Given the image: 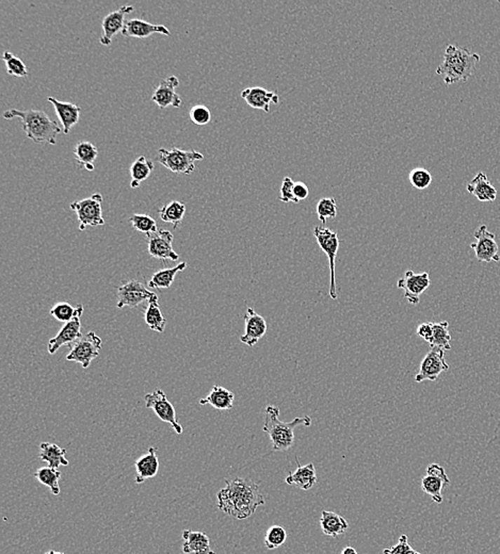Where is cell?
<instances>
[{"mask_svg":"<svg viewBox=\"0 0 500 554\" xmlns=\"http://www.w3.org/2000/svg\"><path fill=\"white\" fill-rule=\"evenodd\" d=\"M225 483L227 486L218 492V508L229 516L245 520L265 504L259 486L251 480L236 478Z\"/></svg>","mask_w":500,"mask_h":554,"instance_id":"obj_1","label":"cell"},{"mask_svg":"<svg viewBox=\"0 0 500 554\" xmlns=\"http://www.w3.org/2000/svg\"><path fill=\"white\" fill-rule=\"evenodd\" d=\"M4 118L6 120L18 119L22 123V130L26 133V137L34 141L36 144L56 145L57 137L59 133H63L62 127L58 123L51 120L44 111L41 110H18L9 109L5 111Z\"/></svg>","mask_w":500,"mask_h":554,"instance_id":"obj_2","label":"cell"},{"mask_svg":"<svg viewBox=\"0 0 500 554\" xmlns=\"http://www.w3.org/2000/svg\"><path fill=\"white\" fill-rule=\"evenodd\" d=\"M480 55L471 53L464 47L448 45L444 53V60L436 69V74L442 76L447 86L458 82H466L473 76Z\"/></svg>","mask_w":500,"mask_h":554,"instance_id":"obj_3","label":"cell"},{"mask_svg":"<svg viewBox=\"0 0 500 554\" xmlns=\"http://www.w3.org/2000/svg\"><path fill=\"white\" fill-rule=\"evenodd\" d=\"M280 414L278 406L268 405L266 407L265 424L262 431L269 435L274 452H285L294 446V432L297 426L301 424L304 426H311V418L309 416L296 418L290 422H283L280 420Z\"/></svg>","mask_w":500,"mask_h":554,"instance_id":"obj_4","label":"cell"},{"mask_svg":"<svg viewBox=\"0 0 500 554\" xmlns=\"http://www.w3.org/2000/svg\"><path fill=\"white\" fill-rule=\"evenodd\" d=\"M158 161L165 169L173 173L190 175L196 170V162L204 159V156L200 151H182L174 147L172 149H158Z\"/></svg>","mask_w":500,"mask_h":554,"instance_id":"obj_5","label":"cell"},{"mask_svg":"<svg viewBox=\"0 0 500 554\" xmlns=\"http://www.w3.org/2000/svg\"><path fill=\"white\" fill-rule=\"evenodd\" d=\"M102 205V196L100 193H94L90 198L72 203L69 207L77 215L81 231H85L88 227H102L104 224Z\"/></svg>","mask_w":500,"mask_h":554,"instance_id":"obj_6","label":"cell"},{"mask_svg":"<svg viewBox=\"0 0 500 554\" xmlns=\"http://www.w3.org/2000/svg\"><path fill=\"white\" fill-rule=\"evenodd\" d=\"M313 236H315L317 243L320 246L323 253L327 256L330 262V297L332 299H337V290H336L335 282V259L339 250V239L338 234L332 229L323 227H316L313 229Z\"/></svg>","mask_w":500,"mask_h":554,"instance_id":"obj_7","label":"cell"},{"mask_svg":"<svg viewBox=\"0 0 500 554\" xmlns=\"http://www.w3.org/2000/svg\"><path fill=\"white\" fill-rule=\"evenodd\" d=\"M102 342L94 332H88L72 346L71 352L67 355V360L81 364L83 369H88L94 359L100 356Z\"/></svg>","mask_w":500,"mask_h":554,"instance_id":"obj_8","label":"cell"},{"mask_svg":"<svg viewBox=\"0 0 500 554\" xmlns=\"http://www.w3.org/2000/svg\"><path fill=\"white\" fill-rule=\"evenodd\" d=\"M144 400L147 407L153 410L161 421L171 424L176 434H182V426L177 421L175 408L161 389H156L153 393H147Z\"/></svg>","mask_w":500,"mask_h":554,"instance_id":"obj_9","label":"cell"},{"mask_svg":"<svg viewBox=\"0 0 500 554\" xmlns=\"http://www.w3.org/2000/svg\"><path fill=\"white\" fill-rule=\"evenodd\" d=\"M157 297L155 293L147 288L144 285L141 284L138 281L133 280L127 282L126 284L118 288V309H137L141 304L147 302L149 303L151 299Z\"/></svg>","mask_w":500,"mask_h":554,"instance_id":"obj_10","label":"cell"},{"mask_svg":"<svg viewBox=\"0 0 500 554\" xmlns=\"http://www.w3.org/2000/svg\"><path fill=\"white\" fill-rule=\"evenodd\" d=\"M473 237L476 241L471 244V248H473L476 255L477 259L480 262H498L500 260L499 246L495 240V235L491 231H489L485 225H481Z\"/></svg>","mask_w":500,"mask_h":554,"instance_id":"obj_11","label":"cell"},{"mask_svg":"<svg viewBox=\"0 0 500 554\" xmlns=\"http://www.w3.org/2000/svg\"><path fill=\"white\" fill-rule=\"evenodd\" d=\"M450 369V365L445 360V351L442 349L431 348V350L424 357L420 364L419 371L415 377L417 383L425 381H434L440 374Z\"/></svg>","mask_w":500,"mask_h":554,"instance_id":"obj_12","label":"cell"},{"mask_svg":"<svg viewBox=\"0 0 500 554\" xmlns=\"http://www.w3.org/2000/svg\"><path fill=\"white\" fill-rule=\"evenodd\" d=\"M429 273H415L407 270L405 276L401 277L397 283V287L405 291V297L412 305H417L420 301V295L429 288Z\"/></svg>","mask_w":500,"mask_h":554,"instance_id":"obj_13","label":"cell"},{"mask_svg":"<svg viewBox=\"0 0 500 554\" xmlns=\"http://www.w3.org/2000/svg\"><path fill=\"white\" fill-rule=\"evenodd\" d=\"M450 480L446 471L438 464L428 466L427 473L421 479V489L431 496L435 504H442V489L445 486L450 485Z\"/></svg>","mask_w":500,"mask_h":554,"instance_id":"obj_14","label":"cell"},{"mask_svg":"<svg viewBox=\"0 0 500 554\" xmlns=\"http://www.w3.org/2000/svg\"><path fill=\"white\" fill-rule=\"evenodd\" d=\"M147 244H149V253L151 257L159 260L170 259L176 262L180 255L173 250L174 236L171 231L165 229H158L156 233L147 235Z\"/></svg>","mask_w":500,"mask_h":554,"instance_id":"obj_15","label":"cell"},{"mask_svg":"<svg viewBox=\"0 0 500 554\" xmlns=\"http://www.w3.org/2000/svg\"><path fill=\"white\" fill-rule=\"evenodd\" d=\"M178 86H180V80L176 76H169L165 79L161 80L151 95V102H155L161 110H165L169 107L180 108L182 106V100L175 91Z\"/></svg>","mask_w":500,"mask_h":554,"instance_id":"obj_16","label":"cell"},{"mask_svg":"<svg viewBox=\"0 0 500 554\" xmlns=\"http://www.w3.org/2000/svg\"><path fill=\"white\" fill-rule=\"evenodd\" d=\"M133 11H134L133 6H123L102 18V34L100 39V44L104 46H109L112 44L116 34L120 32H122L123 28H124L125 22H126L125 16Z\"/></svg>","mask_w":500,"mask_h":554,"instance_id":"obj_17","label":"cell"},{"mask_svg":"<svg viewBox=\"0 0 500 554\" xmlns=\"http://www.w3.org/2000/svg\"><path fill=\"white\" fill-rule=\"evenodd\" d=\"M267 332V322L262 316L258 315L249 307L245 315V334L241 342L249 346H254Z\"/></svg>","mask_w":500,"mask_h":554,"instance_id":"obj_18","label":"cell"},{"mask_svg":"<svg viewBox=\"0 0 500 554\" xmlns=\"http://www.w3.org/2000/svg\"><path fill=\"white\" fill-rule=\"evenodd\" d=\"M81 337H83V334H81V317H77L65 323L63 327L59 330L56 337L49 340L47 350H48L49 354H55L61 346L75 344Z\"/></svg>","mask_w":500,"mask_h":554,"instance_id":"obj_19","label":"cell"},{"mask_svg":"<svg viewBox=\"0 0 500 554\" xmlns=\"http://www.w3.org/2000/svg\"><path fill=\"white\" fill-rule=\"evenodd\" d=\"M155 34L171 36L170 30L163 25L151 24L138 18L127 20L122 30L123 36L126 38L145 39Z\"/></svg>","mask_w":500,"mask_h":554,"instance_id":"obj_20","label":"cell"},{"mask_svg":"<svg viewBox=\"0 0 500 554\" xmlns=\"http://www.w3.org/2000/svg\"><path fill=\"white\" fill-rule=\"evenodd\" d=\"M241 97L252 108L265 112H269L272 104H278L280 102V96L276 92L268 91L265 88L262 87L248 88L243 90L241 92Z\"/></svg>","mask_w":500,"mask_h":554,"instance_id":"obj_21","label":"cell"},{"mask_svg":"<svg viewBox=\"0 0 500 554\" xmlns=\"http://www.w3.org/2000/svg\"><path fill=\"white\" fill-rule=\"evenodd\" d=\"M49 102L54 106L58 120L60 121L63 133L69 135L71 129L79 122L81 118V106L72 104V102H60L55 97L47 98Z\"/></svg>","mask_w":500,"mask_h":554,"instance_id":"obj_22","label":"cell"},{"mask_svg":"<svg viewBox=\"0 0 500 554\" xmlns=\"http://www.w3.org/2000/svg\"><path fill=\"white\" fill-rule=\"evenodd\" d=\"M185 541L182 545V552L185 554H216L210 548V541L205 533L185 530L182 532Z\"/></svg>","mask_w":500,"mask_h":554,"instance_id":"obj_23","label":"cell"},{"mask_svg":"<svg viewBox=\"0 0 500 554\" xmlns=\"http://www.w3.org/2000/svg\"><path fill=\"white\" fill-rule=\"evenodd\" d=\"M157 449H149L147 453L139 457L135 463L136 467V483L142 484L145 480L151 479L155 477L159 470V459L157 457Z\"/></svg>","mask_w":500,"mask_h":554,"instance_id":"obj_24","label":"cell"},{"mask_svg":"<svg viewBox=\"0 0 500 554\" xmlns=\"http://www.w3.org/2000/svg\"><path fill=\"white\" fill-rule=\"evenodd\" d=\"M466 190L480 202H494L497 198V190L483 172L475 176L471 182L467 184Z\"/></svg>","mask_w":500,"mask_h":554,"instance_id":"obj_25","label":"cell"},{"mask_svg":"<svg viewBox=\"0 0 500 554\" xmlns=\"http://www.w3.org/2000/svg\"><path fill=\"white\" fill-rule=\"evenodd\" d=\"M297 468L295 473H290L287 475L285 482L288 485H294L296 487L300 488L302 490H309L313 488L317 482V475H316L315 466L313 464H307L305 466H301L299 463L298 457H296Z\"/></svg>","mask_w":500,"mask_h":554,"instance_id":"obj_26","label":"cell"},{"mask_svg":"<svg viewBox=\"0 0 500 554\" xmlns=\"http://www.w3.org/2000/svg\"><path fill=\"white\" fill-rule=\"evenodd\" d=\"M98 156V149L93 143L89 141H81L75 145L74 157L81 169L88 172H93L95 169L96 158Z\"/></svg>","mask_w":500,"mask_h":554,"instance_id":"obj_27","label":"cell"},{"mask_svg":"<svg viewBox=\"0 0 500 554\" xmlns=\"http://www.w3.org/2000/svg\"><path fill=\"white\" fill-rule=\"evenodd\" d=\"M234 399L235 396L229 389L222 386L215 385L209 395L201 399L198 403L201 405L209 404L218 410H229L234 406Z\"/></svg>","mask_w":500,"mask_h":554,"instance_id":"obj_28","label":"cell"},{"mask_svg":"<svg viewBox=\"0 0 500 554\" xmlns=\"http://www.w3.org/2000/svg\"><path fill=\"white\" fill-rule=\"evenodd\" d=\"M321 529L323 534L330 537H338L345 534L349 528V523L344 517L334 512L323 511L320 518Z\"/></svg>","mask_w":500,"mask_h":554,"instance_id":"obj_29","label":"cell"},{"mask_svg":"<svg viewBox=\"0 0 500 554\" xmlns=\"http://www.w3.org/2000/svg\"><path fill=\"white\" fill-rule=\"evenodd\" d=\"M67 450L61 448L56 443L42 442L40 446L39 459L48 464V467L58 469L59 466L69 465L67 457Z\"/></svg>","mask_w":500,"mask_h":554,"instance_id":"obj_30","label":"cell"},{"mask_svg":"<svg viewBox=\"0 0 500 554\" xmlns=\"http://www.w3.org/2000/svg\"><path fill=\"white\" fill-rule=\"evenodd\" d=\"M187 262H180L174 268L163 269L154 273L151 280L147 283V286L151 289H169L171 288L177 273L182 272L187 268Z\"/></svg>","mask_w":500,"mask_h":554,"instance_id":"obj_31","label":"cell"},{"mask_svg":"<svg viewBox=\"0 0 500 554\" xmlns=\"http://www.w3.org/2000/svg\"><path fill=\"white\" fill-rule=\"evenodd\" d=\"M154 170V163L144 156L137 158L130 166L131 182L133 189L138 188L141 182L147 180Z\"/></svg>","mask_w":500,"mask_h":554,"instance_id":"obj_32","label":"cell"},{"mask_svg":"<svg viewBox=\"0 0 500 554\" xmlns=\"http://www.w3.org/2000/svg\"><path fill=\"white\" fill-rule=\"evenodd\" d=\"M144 320L147 326L151 330H155L157 332H165L167 320H165L161 306H159L157 297H154L149 302V305H147V311L144 313Z\"/></svg>","mask_w":500,"mask_h":554,"instance_id":"obj_33","label":"cell"},{"mask_svg":"<svg viewBox=\"0 0 500 554\" xmlns=\"http://www.w3.org/2000/svg\"><path fill=\"white\" fill-rule=\"evenodd\" d=\"M158 212L163 222L173 225V229H176L182 224V219L185 217L186 205L178 201H172L159 209Z\"/></svg>","mask_w":500,"mask_h":554,"instance_id":"obj_34","label":"cell"},{"mask_svg":"<svg viewBox=\"0 0 500 554\" xmlns=\"http://www.w3.org/2000/svg\"><path fill=\"white\" fill-rule=\"evenodd\" d=\"M433 334L429 344L431 348L442 349L444 351L452 350V336L450 332V323L447 321L432 323Z\"/></svg>","mask_w":500,"mask_h":554,"instance_id":"obj_35","label":"cell"},{"mask_svg":"<svg viewBox=\"0 0 500 554\" xmlns=\"http://www.w3.org/2000/svg\"><path fill=\"white\" fill-rule=\"evenodd\" d=\"M85 309H83V304H79L77 306H72L71 304L61 302V303L55 304L54 306L50 309V315L58 320V321L67 323L77 317L83 316Z\"/></svg>","mask_w":500,"mask_h":554,"instance_id":"obj_36","label":"cell"},{"mask_svg":"<svg viewBox=\"0 0 500 554\" xmlns=\"http://www.w3.org/2000/svg\"><path fill=\"white\" fill-rule=\"evenodd\" d=\"M34 477L43 485L47 486L50 489L51 494L58 496L60 494V486L59 480L61 478V473L58 469L51 467H42L36 470Z\"/></svg>","mask_w":500,"mask_h":554,"instance_id":"obj_37","label":"cell"},{"mask_svg":"<svg viewBox=\"0 0 500 554\" xmlns=\"http://www.w3.org/2000/svg\"><path fill=\"white\" fill-rule=\"evenodd\" d=\"M3 60L7 67V73L14 77H28L27 67L22 62V59L16 57L11 51L6 50L3 53Z\"/></svg>","mask_w":500,"mask_h":554,"instance_id":"obj_38","label":"cell"},{"mask_svg":"<svg viewBox=\"0 0 500 554\" xmlns=\"http://www.w3.org/2000/svg\"><path fill=\"white\" fill-rule=\"evenodd\" d=\"M129 222L134 227L135 231H139V233L147 234V236L158 231L157 222L153 217H149V215L135 213V215H131Z\"/></svg>","mask_w":500,"mask_h":554,"instance_id":"obj_39","label":"cell"},{"mask_svg":"<svg viewBox=\"0 0 500 554\" xmlns=\"http://www.w3.org/2000/svg\"><path fill=\"white\" fill-rule=\"evenodd\" d=\"M287 532L281 525H272L265 535V546L267 549L273 550L281 547L286 541Z\"/></svg>","mask_w":500,"mask_h":554,"instance_id":"obj_40","label":"cell"},{"mask_svg":"<svg viewBox=\"0 0 500 554\" xmlns=\"http://www.w3.org/2000/svg\"><path fill=\"white\" fill-rule=\"evenodd\" d=\"M317 215L323 224L327 219H335L337 215V205L333 198H323L317 204Z\"/></svg>","mask_w":500,"mask_h":554,"instance_id":"obj_41","label":"cell"},{"mask_svg":"<svg viewBox=\"0 0 500 554\" xmlns=\"http://www.w3.org/2000/svg\"><path fill=\"white\" fill-rule=\"evenodd\" d=\"M410 182L417 190H425L432 184V175L428 170L423 168L412 170L409 175Z\"/></svg>","mask_w":500,"mask_h":554,"instance_id":"obj_42","label":"cell"},{"mask_svg":"<svg viewBox=\"0 0 500 554\" xmlns=\"http://www.w3.org/2000/svg\"><path fill=\"white\" fill-rule=\"evenodd\" d=\"M189 118L194 124L205 126L212 121V112L204 104H196L190 109Z\"/></svg>","mask_w":500,"mask_h":554,"instance_id":"obj_43","label":"cell"},{"mask_svg":"<svg viewBox=\"0 0 500 554\" xmlns=\"http://www.w3.org/2000/svg\"><path fill=\"white\" fill-rule=\"evenodd\" d=\"M295 184H296V182H295L292 178L289 177V176L284 177L282 186H281L280 189V198H278L281 202L285 203V204H288V203L298 204L299 202L297 201V198H295L294 194Z\"/></svg>","mask_w":500,"mask_h":554,"instance_id":"obj_44","label":"cell"},{"mask_svg":"<svg viewBox=\"0 0 500 554\" xmlns=\"http://www.w3.org/2000/svg\"><path fill=\"white\" fill-rule=\"evenodd\" d=\"M383 554H420L414 550L407 541V535H401L398 543L391 549H385Z\"/></svg>","mask_w":500,"mask_h":554,"instance_id":"obj_45","label":"cell"},{"mask_svg":"<svg viewBox=\"0 0 500 554\" xmlns=\"http://www.w3.org/2000/svg\"><path fill=\"white\" fill-rule=\"evenodd\" d=\"M416 334L429 344L432 338V334H433V325H432V323L419 324L417 326V330H416Z\"/></svg>","mask_w":500,"mask_h":554,"instance_id":"obj_46","label":"cell"},{"mask_svg":"<svg viewBox=\"0 0 500 554\" xmlns=\"http://www.w3.org/2000/svg\"><path fill=\"white\" fill-rule=\"evenodd\" d=\"M295 198H297L299 203L301 201L306 200L309 198V189L304 182H298L295 184L294 188Z\"/></svg>","mask_w":500,"mask_h":554,"instance_id":"obj_47","label":"cell"},{"mask_svg":"<svg viewBox=\"0 0 500 554\" xmlns=\"http://www.w3.org/2000/svg\"><path fill=\"white\" fill-rule=\"evenodd\" d=\"M342 554H358V552H356V550L354 549L353 547H350V546H348V547H346L345 549H344L343 551H342Z\"/></svg>","mask_w":500,"mask_h":554,"instance_id":"obj_48","label":"cell"},{"mask_svg":"<svg viewBox=\"0 0 500 554\" xmlns=\"http://www.w3.org/2000/svg\"><path fill=\"white\" fill-rule=\"evenodd\" d=\"M46 554H65V553H63V552H56L54 551V550H50V551L47 552Z\"/></svg>","mask_w":500,"mask_h":554,"instance_id":"obj_49","label":"cell"}]
</instances>
